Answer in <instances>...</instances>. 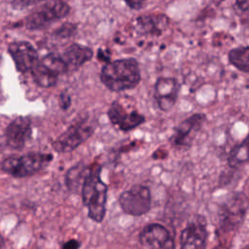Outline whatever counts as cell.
<instances>
[{
	"label": "cell",
	"mask_w": 249,
	"mask_h": 249,
	"mask_svg": "<svg viewBox=\"0 0 249 249\" xmlns=\"http://www.w3.org/2000/svg\"><path fill=\"white\" fill-rule=\"evenodd\" d=\"M35 83L42 88L53 87L57 82V75L44 66L40 60L37 65L31 70Z\"/></svg>",
	"instance_id": "cell-19"
},
{
	"label": "cell",
	"mask_w": 249,
	"mask_h": 249,
	"mask_svg": "<svg viewBox=\"0 0 249 249\" xmlns=\"http://www.w3.org/2000/svg\"><path fill=\"white\" fill-rule=\"evenodd\" d=\"M141 245L146 249H173L174 243L167 229L160 224L145 227L139 235Z\"/></svg>",
	"instance_id": "cell-7"
},
{
	"label": "cell",
	"mask_w": 249,
	"mask_h": 249,
	"mask_svg": "<svg viewBox=\"0 0 249 249\" xmlns=\"http://www.w3.org/2000/svg\"><path fill=\"white\" fill-rule=\"evenodd\" d=\"M3 246H4V239H3L2 235L0 234V249H2Z\"/></svg>",
	"instance_id": "cell-24"
},
{
	"label": "cell",
	"mask_w": 249,
	"mask_h": 249,
	"mask_svg": "<svg viewBox=\"0 0 249 249\" xmlns=\"http://www.w3.org/2000/svg\"><path fill=\"white\" fill-rule=\"evenodd\" d=\"M229 61L236 69L249 74V47L231 49L228 54Z\"/></svg>",
	"instance_id": "cell-18"
},
{
	"label": "cell",
	"mask_w": 249,
	"mask_h": 249,
	"mask_svg": "<svg viewBox=\"0 0 249 249\" xmlns=\"http://www.w3.org/2000/svg\"><path fill=\"white\" fill-rule=\"evenodd\" d=\"M30 135L31 123L24 117H18L12 121L5 131L7 144L13 149H21Z\"/></svg>",
	"instance_id": "cell-11"
},
{
	"label": "cell",
	"mask_w": 249,
	"mask_h": 249,
	"mask_svg": "<svg viewBox=\"0 0 249 249\" xmlns=\"http://www.w3.org/2000/svg\"><path fill=\"white\" fill-rule=\"evenodd\" d=\"M100 172V165L89 166V171L82 187V197L88 208L89 217L98 223L105 216L107 200V186L102 181Z\"/></svg>",
	"instance_id": "cell-2"
},
{
	"label": "cell",
	"mask_w": 249,
	"mask_h": 249,
	"mask_svg": "<svg viewBox=\"0 0 249 249\" xmlns=\"http://www.w3.org/2000/svg\"><path fill=\"white\" fill-rule=\"evenodd\" d=\"M235 3L241 11H249V0H235Z\"/></svg>",
	"instance_id": "cell-23"
},
{
	"label": "cell",
	"mask_w": 249,
	"mask_h": 249,
	"mask_svg": "<svg viewBox=\"0 0 249 249\" xmlns=\"http://www.w3.org/2000/svg\"><path fill=\"white\" fill-rule=\"evenodd\" d=\"M81 243L76 239H70L63 243L62 249H79Z\"/></svg>",
	"instance_id": "cell-22"
},
{
	"label": "cell",
	"mask_w": 249,
	"mask_h": 249,
	"mask_svg": "<svg viewBox=\"0 0 249 249\" xmlns=\"http://www.w3.org/2000/svg\"><path fill=\"white\" fill-rule=\"evenodd\" d=\"M242 249H249V247H245V248H242Z\"/></svg>",
	"instance_id": "cell-25"
},
{
	"label": "cell",
	"mask_w": 249,
	"mask_h": 249,
	"mask_svg": "<svg viewBox=\"0 0 249 249\" xmlns=\"http://www.w3.org/2000/svg\"><path fill=\"white\" fill-rule=\"evenodd\" d=\"M207 231L201 223H191L181 232V249H205Z\"/></svg>",
	"instance_id": "cell-13"
},
{
	"label": "cell",
	"mask_w": 249,
	"mask_h": 249,
	"mask_svg": "<svg viewBox=\"0 0 249 249\" xmlns=\"http://www.w3.org/2000/svg\"><path fill=\"white\" fill-rule=\"evenodd\" d=\"M40 62L44 66H46L48 69H50L52 72L56 74L57 76L65 73L68 70L67 65L64 62L63 58L60 55H57L54 53L46 55L42 60H40Z\"/></svg>",
	"instance_id": "cell-20"
},
{
	"label": "cell",
	"mask_w": 249,
	"mask_h": 249,
	"mask_svg": "<svg viewBox=\"0 0 249 249\" xmlns=\"http://www.w3.org/2000/svg\"><path fill=\"white\" fill-rule=\"evenodd\" d=\"M205 116L197 113L184 120L176 128L171 137V142L176 146H186L190 143L192 137L201 127Z\"/></svg>",
	"instance_id": "cell-12"
},
{
	"label": "cell",
	"mask_w": 249,
	"mask_h": 249,
	"mask_svg": "<svg viewBox=\"0 0 249 249\" xmlns=\"http://www.w3.org/2000/svg\"><path fill=\"white\" fill-rule=\"evenodd\" d=\"M94 126L89 121H81L71 125L53 143L58 153H69L84 143L93 133Z\"/></svg>",
	"instance_id": "cell-5"
},
{
	"label": "cell",
	"mask_w": 249,
	"mask_h": 249,
	"mask_svg": "<svg viewBox=\"0 0 249 249\" xmlns=\"http://www.w3.org/2000/svg\"><path fill=\"white\" fill-rule=\"evenodd\" d=\"M247 161H249V133L231 151L228 158L229 165L231 167H238Z\"/></svg>",
	"instance_id": "cell-16"
},
{
	"label": "cell",
	"mask_w": 249,
	"mask_h": 249,
	"mask_svg": "<svg viewBox=\"0 0 249 249\" xmlns=\"http://www.w3.org/2000/svg\"><path fill=\"white\" fill-rule=\"evenodd\" d=\"M108 116L112 124L122 130H130L145 122L144 116L135 110H127L122 101L112 103Z\"/></svg>",
	"instance_id": "cell-8"
},
{
	"label": "cell",
	"mask_w": 249,
	"mask_h": 249,
	"mask_svg": "<svg viewBox=\"0 0 249 249\" xmlns=\"http://www.w3.org/2000/svg\"><path fill=\"white\" fill-rule=\"evenodd\" d=\"M124 1L126 3V5L129 8L133 10H139L145 4V0H124Z\"/></svg>",
	"instance_id": "cell-21"
},
{
	"label": "cell",
	"mask_w": 249,
	"mask_h": 249,
	"mask_svg": "<svg viewBox=\"0 0 249 249\" xmlns=\"http://www.w3.org/2000/svg\"><path fill=\"white\" fill-rule=\"evenodd\" d=\"M61 57L66 63L68 70H73L90 60L92 57V51L88 47L73 44L64 51Z\"/></svg>",
	"instance_id": "cell-14"
},
{
	"label": "cell",
	"mask_w": 249,
	"mask_h": 249,
	"mask_svg": "<svg viewBox=\"0 0 249 249\" xmlns=\"http://www.w3.org/2000/svg\"><path fill=\"white\" fill-rule=\"evenodd\" d=\"M100 79L113 91L133 89L140 81L138 63L133 58H124L108 62L101 70Z\"/></svg>",
	"instance_id": "cell-1"
},
{
	"label": "cell",
	"mask_w": 249,
	"mask_h": 249,
	"mask_svg": "<svg viewBox=\"0 0 249 249\" xmlns=\"http://www.w3.org/2000/svg\"><path fill=\"white\" fill-rule=\"evenodd\" d=\"M9 53L18 71H30L39 62L38 54L33 46L25 41L15 42L9 46Z\"/></svg>",
	"instance_id": "cell-10"
},
{
	"label": "cell",
	"mask_w": 249,
	"mask_h": 249,
	"mask_svg": "<svg viewBox=\"0 0 249 249\" xmlns=\"http://www.w3.org/2000/svg\"><path fill=\"white\" fill-rule=\"evenodd\" d=\"M168 18L162 15H153L138 18L139 26L148 33L159 34L167 25Z\"/></svg>",
	"instance_id": "cell-17"
},
{
	"label": "cell",
	"mask_w": 249,
	"mask_h": 249,
	"mask_svg": "<svg viewBox=\"0 0 249 249\" xmlns=\"http://www.w3.org/2000/svg\"><path fill=\"white\" fill-rule=\"evenodd\" d=\"M53 156L44 153H29L21 157H11L3 160L2 170L13 177L24 178L44 169L52 161Z\"/></svg>",
	"instance_id": "cell-3"
},
{
	"label": "cell",
	"mask_w": 249,
	"mask_h": 249,
	"mask_svg": "<svg viewBox=\"0 0 249 249\" xmlns=\"http://www.w3.org/2000/svg\"><path fill=\"white\" fill-rule=\"evenodd\" d=\"M119 202L126 214L140 216L151 208V192L145 186L134 185L121 194Z\"/></svg>",
	"instance_id": "cell-4"
},
{
	"label": "cell",
	"mask_w": 249,
	"mask_h": 249,
	"mask_svg": "<svg viewBox=\"0 0 249 249\" xmlns=\"http://www.w3.org/2000/svg\"><path fill=\"white\" fill-rule=\"evenodd\" d=\"M69 10V6L61 0L49 1L27 17L25 20L26 28L36 29L43 27L55 19L65 17Z\"/></svg>",
	"instance_id": "cell-6"
},
{
	"label": "cell",
	"mask_w": 249,
	"mask_h": 249,
	"mask_svg": "<svg viewBox=\"0 0 249 249\" xmlns=\"http://www.w3.org/2000/svg\"><path fill=\"white\" fill-rule=\"evenodd\" d=\"M179 92V84L176 79L160 77L155 84V99L161 111H169L175 104Z\"/></svg>",
	"instance_id": "cell-9"
},
{
	"label": "cell",
	"mask_w": 249,
	"mask_h": 249,
	"mask_svg": "<svg viewBox=\"0 0 249 249\" xmlns=\"http://www.w3.org/2000/svg\"><path fill=\"white\" fill-rule=\"evenodd\" d=\"M89 171V166H87L83 163H79L71 167L65 176V183L69 190L78 191L79 188L82 189L85 179Z\"/></svg>",
	"instance_id": "cell-15"
}]
</instances>
